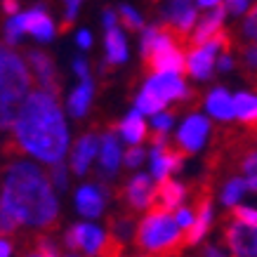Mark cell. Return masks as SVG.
<instances>
[{
	"instance_id": "cell-13",
	"label": "cell",
	"mask_w": 257,
	"mask_h": 257,
	"mask_svg": "<svg viewBox=\"0 0 257 257\" xmlns=\"http://www.w3.org/2000/svg\"><path fill=\"white\" fill-rule=\"evenodd\" d=\"M187 196V189L182 187L179 182L175 179H163L158 182L154 194H151V210H158V212H170V210H177L179 203L184 201Z\"/></svg>"
},
{
	"instance_id": "cell-40",
	"label": "cell",
	"mask_w": 257,
	"mask_h": 257,
	"mask_svg": "<svg viewBox=\"0 0 257 257\" xmlns=\"http://www.w3.org/2000/svg\"><path fill=\"white\" fill-rule=\"evenodd\" d=\"M76 40H78V45L83 47V50H87V47H90V43H92V36H90L87 31H80L78 36H76Z\"/></svg>"
},
{
	"instance_id": "cell-45",
	"label": "cell",
	"mask_w": 257,
	"mask_h": 257,
	"mask_svg": "<svg viewBox=\"0 0 257 257\" xmlns=\"http://www.w3.org/2000/svg\"><path fill=\"white\" fill-rule=\"evenodd\" d=\"M26 257H40V255H38V252H31V255H26Z\"/></svg>"
},
{
	"instance_id": "cell-41",
	"label": "cell",
	"mask_w": 257,
	"mask_h": 257,
	"mask_svg": "<svg viewBox=\"0 0 257 257\" xmlns=\"http://www.w3.org/2000/svg\"><path fill=\"white\" fill-rule=\"evenodd\" d=\"M104 24H106V29H118L116 26V12H111V10H106V12H104Z\"/></svg>"
},
{
	"instance_id": "cell-22",
	"label": "cell",
	"mask_w": 257,
	"mask_h": 257,
	"mask_svg": "<svg viewBox=\"0 0 257 257\" xmlns=\"http://www.w3.org/2000/svg\"><path fill=\"white\" fill-rule=\"evenodd\" d=\"M236 151L241 154V170L245 175V184L248 189L257 191V151L252 149V137L236 142Z\"/></svg>"
},
{
	"instance_id": "cell-37",
	"label": "cell",
	"mask_w": 257,
	"mask_h": 257,
	"mask_svg": "<svg viewBox=\"0 0 257 257\" xmlns=\"http://www.w3.org/2000/svg\"><path fill=\"white\" fill-rule=\"evenodd\" d=\"M142 161H144V151H142L140 147H133L130 151H125V165L135 168V165H140Z\"/></svg>"
},
{
	"instance_id": "cell-7",
	"label": "cell",
	"mask_w": 257,
	"mask_h": 257,
	"mask_svg": "<svg viewBox=\"0 0 257 257\" xmlns=\"http://www.w3.org/2000/svg\"><path fill=\"white\" fill-rule=\"evenodd\" d=\"M106 238H109V234L104 236L101 229L92 224H73L64 236L69 250H80L87 255H99L101 248L106 245Z\"/></svg>"
},
{
	"instance_id": "cell-14",
	"label": "cell",
	"mask_w": 257,
	"mask_h": 257,
	"mask_svg": "<svg viewBox=\"0 0 257 257\" xmlns=\"http://www.w3.org/2000/svg\"><path fill=\"white\" fill-rule=\"evenodd\" d=\"M106 196H109V191H106L104 184H99V187H94V184L80 187L78 194H76V208L85 217H99L104 212V205H106Z\"/></svg>"
},
{
	"instance_id": "cell-33",
	"label": "cell",
	"mask_w": 257,
	"mask_h": 257,
	"mask_svg": "<svg viewBox=\"0 0 257 257\" xmlns=\"http://www.w3.org/2000/svg\"><path fill=\"white\" fill-rule=\"evenodd\" d=\"M177 224L179 226H184V229H191V226H194V219H196V215H194V210H191V208H179L177 210Z\"/></svg>"
},
{
	"instance_id": "cell-16",
	"label": "cell",
	"mask_w": 257,
	"mask_h": 257,
	"mask_svg": "<svg viewBox=\"0 0 257 257\" xmlns=\"http://www.w3.org/2000/svg\"><path fill=\"white\" fill-rule=\"evenodd\" d=\"M224 15H226V5L222 3L219 8L210 10V15H205L201 22L196 24L194 29V36H191V45L194 47H201L205 43H210L212 38H217L222 33V22H224Z\"/></svg>"
},
{
	"instance_id": "cell-12",
	"label": "cell",
	"mask_w": 257,
	"mask_h": 257,
	"mask_svg": "<svg viewBox=\"0 0 257 257\" xmlns=\"http://www.w3.org/2000/svg\"><path fill=\"white\" fill-rule=\"evenodd\" d=\"M17 19L22 24V31L31 33L33 38L40 40V43H47L55 36V24H52L50 15L43 8H33L29 12H22V15H17Z\"/></svg>"
},
{
	"instance_id": "cell-11",
	"label": "cell",
	"mask_w": 257,
	"mask_h": 257,
	"mask_svg": "<svg viewBox=\"0 0 257 257\" xmlns=\"http://www.w3.org/2000/svg\"><path fill=\"white\" fill-rule=\"evenodd\" d=\"M210 133V120L205 116H189L187 123L179 127L177 133V144L187 154H194L205 144V137Z\"/></svg>"
},
{
	"instance_id": "cell-35",
	"label": "cell",
	"mask_w": 257,
	"mask_h": 257,
	"mask_svg": "<svg viewBox=\"0 0 257 257\" xmlns=\"http://www.w3.org/2000/svg\"><path fill=\"white\" fill-rule=\"evenodd\" d=\"M78 8H80V3H76V0L66 5V15H64L62 31H69V29H71V24H73V19H76V15H78Z\"/></svg>"
},
{
	"instance_id": "cell-18",
	"label": "cell",
	"mask_w": 257,
	"mask_h": 257,
	"mask_svg": "<svg viewBox=\"0 0 257 257\" xmlns=\"http://www.w3.org/2000/svg\"><path fill=\"white\" fill-rule=\"evenodd\" d=\"M97 135H83L78 142H76V147H73V154H71V170L76 172V175H85L87 172V165L90 161L94 158L97 154Z\"/></svg>"
},
{
	"instance_id": "cell-39",
	"label": "cell",
	"mask_w": 257,
	"mask_h": 257,
	"mask_svg": "<svg viewBox=\"0 0 257 257\" xmlns=\"http://www.w3.org/2000/svg\"><path fill=\"white\" fill-rule=\"evenodd\" d=\"M226 5V12H231V15H241V12H245V8H248V3H224Z\"/></svg>"
},
{
	"instance_id": "cell-8",
	"label": "cell",
	"mask_w": 257,
	"mask_h": 257,
	"mask_svg": "<svg viewBox=\"0 0 257 257\" xmlns=\"http://www.w3.org/2000/svg\"><path fill=\"white\" fill-rule=\"evenodd\" d=\"M147 71L154 76H163V73H179L182 69H187V59L182 57V52L177 50V43L161 47L156 52H151L149 57H144Z\"/></svg>"
},
{
	"instance_id": "cell-9",
	"label": "cell",
	"mask_w": 257,
	"mask_h": 257,
	"mask_svg": "<svg viewBox=\"0 0 257 257\" xmlns=\"http://www.w3.org/2000/svg\"><path fill=\"white\" fill-rule=\"evenodd\" d=\"M224 241L234 257H257V229L245 224H229L224 229Z\"/></svg>"
},
{
	"instance_id": "cell-32",
	"label": "cell",
	"mask_w": 257,
	"mask_h": 257,
	"mask_svg": "<svg viewBox=\"0 0 257 257\" xmlns=\"http://www.w3.org/2000/svg\"><path fill=\"white\" fill-rule=\"evenodd\" d=\"M243 33L257 43V5L250 10L248 17H245V22H243Z\"/></svg>"
},
{
	"instance_id": "cell-20",
	"label": "cell",
	"mask_w": 257,
	"mask_h": 257,
	"mask_svg": "<svg viewBox=\"0 0 257 257\" xmlns=\"http://www.w3.org/2000/svg\"><path fill=\"white\" fill-rule=\"evenodd\" d=\"M125 194H127V201L133 205L135 210H144L151 205V194H154V189H151V179L147 175H135L130 179V184L125 189Z\"/></svg>"
},
{
	"instance_id": "cell-28",
	"label": "cell",
	"mask_w": 257,
	"mask_h": 257,
	"mask_svg": "<svg viewBox=\"0 0 257 257\" xmlns=\"http://www.w3.org/2000/svg\"><path fill=\"white\" fill-rule=\"evenodd\" d=\"M229 215H231L234 222H238V224H245V226L257 229V210L255 208H243V205H238V208H234Z\"/></svg>"
},
{
	"instance_id": "cell-15",
	"label": "cell",
	"mask_w": 257,
	"mask_h": 257,
	"mask_svg": "<svg viewBox=\"0 0 257 257\" xmlns=\"http://www.w3.org/2000/svg\"><path fill=\"white\" fill-rule=\"evenodd\" d=\"M29 62H31L33 71H36L38 83L43 85V92L57 97V92H59V80H57V71H55V64H52L50 55L40 52V50H31V52H29Z\"/></svg>"
},
{
	"instance_id": "cell-29",
	"label": "cell",
	"mask_w": 257,
	"mask_h": 257,
	"mask_svg": "<svg viewBox=\"0 0 257 257\" xmlns=\"http://www.w3.org/2000/svg\"><path fill=\"white\" fill-rule=\"evenodd\" d=\"M118 15H120V19H123V24L127 29H142V26H144V19H142V15L133 5H120Z\"/></svg>"
},
{
	"instance_id": "cell-1",
	"label": "cell",
	"mask_w": 257,
	"mask_h": 257,
	"mask_svg": "<svg viewBox=\"0 0 257 257\" xmlns=\"http://www.w3.org/2000/svg\"><path fill=\"white\" fill-rule=\"evenodd\" d=\"M17 147L50 165L62 163L69 149V130L59 109V101L52 94L36 90L22 104L15 125Z\"/></svg>"
},
{
	"instance_id": "cell-25",
	"label": "cell",
	"mask_w": 257,
	"mask_h": 257,
	"mask_svg": "<svg viewBox=\"0 0 257 257\" xmlns=\"http://www.w3.org/2000/svg\"><path fill=\"white\" fill-rule=\"evenodd\" d=\"M127 59V43L120 29H111L106 31V62L109 64H123Z\"/></svg>"
},
{
	"instance_id": "cell-19",
	"label": "cell",
	"mask_w": 257,
	"mask_h": 257,
	"mask_svg": "<svg viewBox=\"0 0 257 257\" xmlns=\"http://www.w3.org/2000/svg\"><path fill=\"white\" fill-rule=\"evenodd\" d=\"M205 106L217 120H234L236 118V109H234V97L226 92L224 87H215L208 99H205Z\"/></svg>"
},
{
	"instance_id": "cell-30",
	"label": "cell",
	"mask_w": 257,
	"mask_h": 257,
	"mask_svg": "<svg viewBox=\"0 0 257 257\" xmlns=\"http://www.w3.org/2000/svg\"><path fill=\"white\" fill-rule=\"evenodd\" d=\"M66 177H69V170H66V165L64 163H57L52 165V170H50V184H55L59 191H64L66 189Z\"/></svg>"
},
{
	"instance_id": "cell-26",
	"label": "cell",
	"mask_w": 257,
	"mask_h": 257,
	"mask_svg": "<svg viewBox=\"0 0 257 257\" xmlns=\"http://www.w3.org/2000/svg\"><path fill=\"white\" fill-rule=\"evenodd\" d=\"M245 189H248V184H245V179L243 177L226 179V184L222 187V203H224V205H236Z\"/></svg>"
},
{
	"instance_id": "cell-2",
	"label": "cell",
	"mask_w": 257,
	"mask_h": 257,
	"mask_svg": "<svg viewBox=\"0 0 257 257\" xmlns=\"http://www.w3.org/2000/svg\"><path fill=\"white\" fill-rule=\"evenodd\" d=\"M0 208L8 210L19 224L50 229L57 224L59 205L45 172L33 163L19 161L5 170Z\"/></svg>"
},
{
	"instance_id": "cell-17",
	"label": "cell",
	"mask_w": 257,
	"mask_h": 257,
	"mask_svg": "<svg viewBox=\"0 0 257 257\" xmlns=\"http://www.w3.org/2000/svg\"><path fill=\"white\" fill-rule=\"evenodd\" d=\"M182 165V154L170 149L168 144L165 147H154L151 149V175L163 182V179H170V172L179 170Z\"/></svg>"
},
{
	"instance_id": "cell-31",
	"label": "cell",
	"mask_w": 257,
	"mask_h": 257,
	"mask_svg": "<svg viewBox=\"0 0 257 257\" xmlns=\"http://www.w3.org/2000/svg\"><path fill=\"white\" fill-rule=\"evenodd\" d=\"M17 226H19V222H17V219L12 217L8 210H3V208H0V236L15 234Z\"/></svg>"
},
{
	"instance_id": "cell-36",
	"label": "cell",
	"mask_w": 257,
	"mask_h": 257,
	"mask_svg": "<svg viewBox=\"0 0 257 257\" xmlns=\"http://www.w3.org/2000/svg\"><path fill=\"white\" fill-rule=\"evenodd\" d=\"M243 62L248 69H257V43H250L248 47H243Z\"/></svg>"
},
{
	"instance_id": "cell-43",
	"label": "cell",
	"mask_w": 257,
	"mask_h": 257,
	"mask_svg": "<svg viewBox=\"0 0 257 257\" xmlns=\"http://www.w3.org/2000/svg\"><path fill=\"white\" fill-rule=\"evenodd\" d=\"M10 255H12V245L0 238V257H10Z\"/></svg>"
},
{
	"instance_id": "cell-34",
	"label": "cell",
	"mask_w": 257,
	"mask_h": 257,
	"mask_svg": "<svg viewBox=\"0 0 257 257\" xmlns=\"http://www.w3.org/2000/svg\"><path fill=\"white\" fill-rule=\"evenodd\" d=\"M154 127H156V133L165 135L172 127V113H158V116L154 118Z\"/></svg>"
},
{
	"instance_id": "cell-38",
	"label": "cell",
	"mask_w": 257,
	"mask_h": 257,
	"mask_svg": "<svg viewBox=\"0 0 257 257\" xmlns=\"http://www.w3.org/2000/svg\"><path fill=\"white\" fill-rule=\"evenodd\" d=\"M73 71L80 76V83L90 80V69H87V64L83 62V59H76V62H73Z\"/></svg>"
},
{
	"instance_id": "cell-5",
	"label": "cell",
	"mask_w": 257,
	"mask_h": 257,
	"mask_svg": "<svg viewBox=\"0 0 257 257\" xmlns=\"http://www.w3.org/2000/svg\"><path fill=\"white\" fill-rule=\"evenodd\" d=\"M187 85L179 78L177 73H163V76H154L149 78V83L142 87V92L137 94V111L140 113H154L158 116L168 101L182 99L187 97Z\"/></svg>"
},
{
	"instance_id": "cell-4",
	"label": "cell",
	"mask_w": 257,
	"mask_h": 257,
	"mask_svg": "<svg viewBox=\"0 0 257 257\" xmlns=\"http://www.w3.org/2000/svg\"><path fill=\"white\" fill-rule=\"evenodd\" d=\"M31 87V73L22 57L8 45H0V99L24 104Z\"/></svg>"
},
{
	"instance_id": "cell-27",
	"label": "cell",
	"mask_w": 257,
	"mask_h": 257,
	"mask_svg": "<svg viewBox=\"0 0 257 257\" xmlns=\"http://www.w3.org/2000/svg\"><path fill=\"white\" fill-rule=\"evenodd\" d=\"M19 111H22V104H17V101H8V99H0V130L15 127L17 118H19Z\"/></svg>"
},
{
	"instance_id": "cell-3",
	"label": "cell",
	"mask_w": 257,
	"mask_h": 257,
	"mask_svg": "<svg viewBox=\"0 0 257 257\" xmlns=\"http://www.w3.org/2000/svg\"><path fill=\"white\" fill-rule=\"evenodd\" d=\"M135 241L140 250H144V257H177L182 248H187L184 236L179 234L177 219L158 210H151L140 222Z\"/></svg>"
},
{
	"instance_id": "cell-6",
	"label": "cell",
	"mask_w": 257,
	"mask_h": 257,
	"mask_svg": "<svg viewBox=\"0 0 257 257\" xmlns=\"http://www.w3.org/2000/svg\"><path fill=\"white\" fill-rule=\"evenodd\" d=\"M219 47L229 50L231 47V40L226 33H219L217 38H212L210 43H205L201 47H194L187 57V71L198 80H205L210 78L212 73V66H215V55H217Z\"/></svg>"
},
{
	"instance_id": "cell-10",
	"label": "cell",
	"mask_w": 257,
	"mask_h": 257,
	"mask_svg": "<svg viewBox=\"0 0 257 257\" xmlns=\"http://www.w3.org/2000/svg\"><path fill=\"white\" fill-rule=\"evenodd\" d=\"M161 12H163V24L182 40L189 29L196 26V8L191 3H168Z\"/></svg>"
},
{
	"instance_id": "cell-23",
	"label": "cell",
	"mask_w": 257,
	"mask_h": 257,
	"mask_svg": "<svg viewBox=\"0 0 257 257\" xmlns=\"http://www.w3.org/2000/svg\"><path fill=\"white\" fill-rule=\"evenodd\" d=\"M120 135H123L125 142H130V144H140L144 137H147V123H144V118H142V113L137 109L130 111L127 116H125V120L120 123Z\"/></svg>"
},
{
	"instance_id": "cell-42",
	"label": "cell",
	"mask_w": 257,
	"mask_h": 257,
	"mask_svg": "<svg viewBox=\"0 0 257 257\" xmlns=\"http://www.w3.org/2000/svg\"><path fill=\"white\" fill-rule=\"evenodd\" d=\"M3 10H5L8 15H12V17L19 15V5H17V3H3Z\"/></svg>"
},
{
	"instance_id": "cell-44",
	"label": "cell",
	"mask_w": 257,
	"mask_h": 257,
	"mask_svg": "<svg viewBox=\"0 0 257 257\" xmlns=\"http://www.w3.org/2000/svg\"><path fill=\"white\" fill-rule=\"evenodd\" d=\"M219 69H222V71H229V69H231V57H229V55L222 57V59H219Z\"/></svg>"
},
{
	"instance_id": "cell-21",
	"label": "cell",
	"mask_w": 257,
	"mask_h": 257,
	"mask_svg": "<svg viewBox=\"0 0 257 257\" xmlns=\"http://www.w3.org/2000/svg\"><path fill=\"white\" fill-rule=\"evenodd\" d=\"M101 172L106 177H113L118 170V165L123 161V154H120V144H118V137L113 133H106L104 140H101Z\"/></svg>"
},
{
	"instance_id": "cell-24",
	"label": "cell",
	"mask_w": 257,
	"mask_h": 257,
	"mask_svg": "<svg viewBox=\"0 0 257 257\" xmlns=\"http://www.w3.org/2000/svg\"><path fill=\"white\" fill-rule=\"evenodd\" d=\"M90 101H92V80H85L69 94V113L73 118H83L90 109Z\"/></svg>"
}]
</instances>
